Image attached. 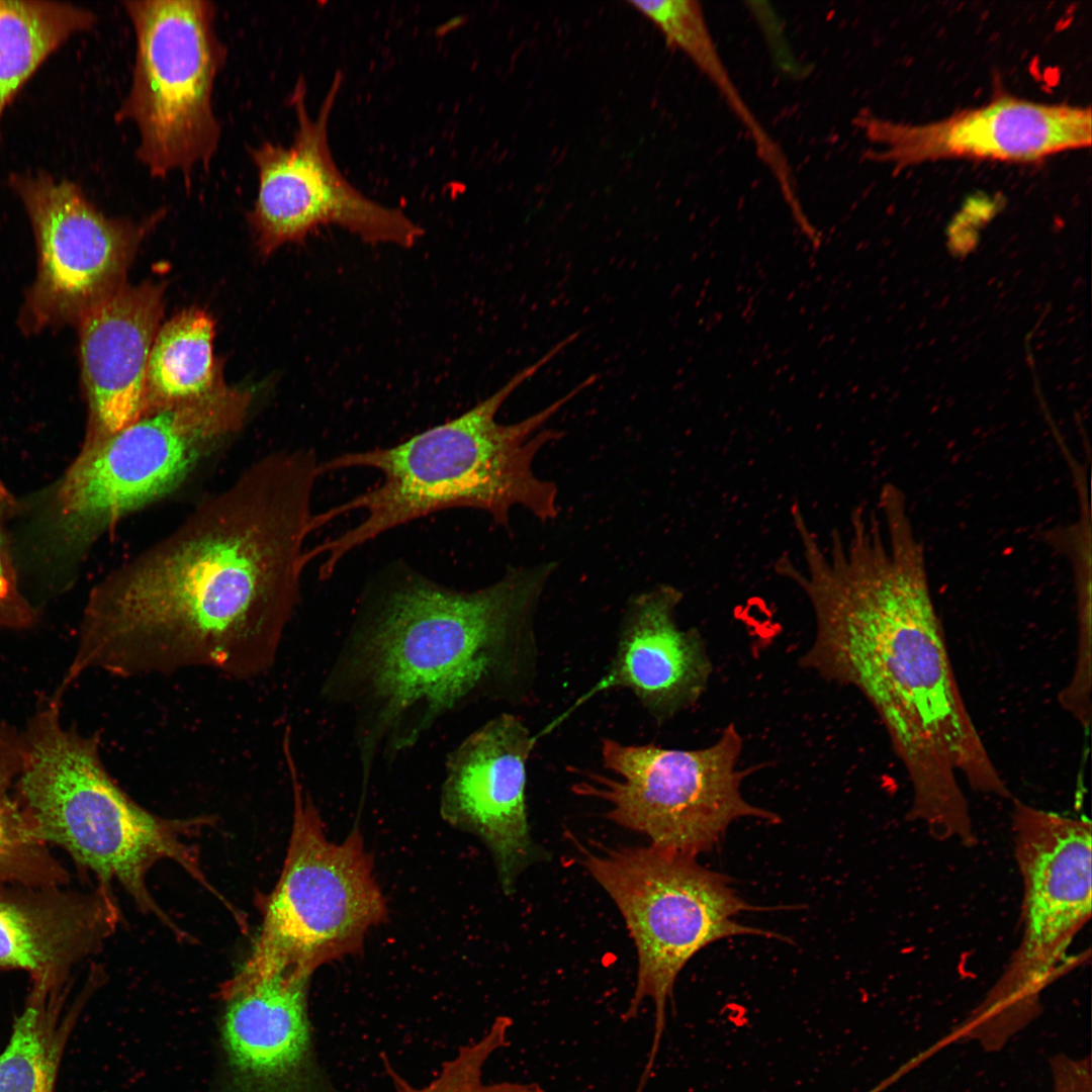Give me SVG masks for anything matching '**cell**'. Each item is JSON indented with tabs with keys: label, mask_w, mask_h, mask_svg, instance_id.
<instances>
[{
	"label": "cell",
	"mask_w": 1092,
	"mask_h": 1092,
	"mask_svg": "<svg viewBox=\"0 0 1092 1092\" xmlns=\"http://www.w3.org/2000/svg\"><path fill=\"white\" fill-rule=\"evenodd\" d=\"M320 475L312 450L268 453L107 574L89 595L61 686L94 670L268 671L301 600Z\"/></svg>",
	"instance_id": "1"
},
{
	"label": "cell",
	"mask_w": 1092,
	"mask_h": 1092,
	"mask_svg": "<svg viewBox=\"0 0 1092 1092\" xmlns=\"http://www.w3.org/2000/svg\"><path fill=\"white\" fill-rule=\"evenodd\" d=\"M849 524L825 547L800 525L802 566L777 562L814 613L815 636L800 664L873 706L911 785L908 819L937 840L964 837L973 821L960 777L985 795L1012 794L961 693L924 545L897 486L881 490L876 509L856 508Z\"/></svg>",
	"instance_id": "2"
},
{
	"label": "cell",
	"mask_w": 1092,
	"mask_h": 1092,
	"mask_svg": "<svg viewBox=\"0 0 1092 1092\" xmlns=\"http://www.w3.org/2000/svg\"><path fill=\"white\" fill-rule=\"evenodd\" d=\"M555 561L509 567L474 590L406 565L362 594L324 700L352 720L362 781L443 717L480 702L526 703L538 672L536 613Z\"/></svg>",
	"instance_id": "3"
},
{
	"label": "cell",
	"mask_w": 1092,
	"mask_h": 1092,
	"mask_svg": "<svg viewBox=\"0 0 1092 1092\" xmlns=\"http://www.w3.org/2000/svg\"><path fill=\"white\" fill-rule=\"evenodd\" d=\"M574 342L569 335L531 365L516 373L493 394L459 417L387 447L347 452L320 463L321 474L351 468L381 473L372 488L325 512L314 513V531L338 517L364 511L357 525L307 549V560L324 556L320 579L326 580L353 550L436 512L467 508L487 513L509 528L515 507L542 522L559 512L558 488L535 474L533 462L548 443L564 433L543 426L565 404L593 385L588 376L543 410L513 424L495 420L511 394Z\"/></svg>",
	"instance_id": "4"
},
{
	"label": "cell",
	"mask_w": 1092,
	"mask_h": 1092,
	"mask_svg": "<svg viewBox=\"0 0 1092 1092\" xmlns=\"http://www.w3.org/2000/svg\"><path fill=\"white\" fill-rule=\"evenodd\" d=\"M62 699L53 694L42 701L22 730L26 755L16 796L41 839L62 847L99 885L117 883L141 911L178 936L182 930L148 887V874L159 861L177 863L230 908L191 842L212 817L168 818L139 805L106 769L99 735L65 726Z\"/></svg>",
	"instance_id": "5"
},
{
	"label": "cell",
	"mask_w": 1092,
	"mask_h": 1092,
	"mask_svg": "<svg viewBox=\"0 0 1092 1092\" xmlns=\"http://www.w3.org/2000/svg\"><path fill=\"white\" fill-rule=\"evenodd\" d=\"M250 390L219 383L197 398L145 412L102 441L81 448L41 518V546L55 564L73 565L118 522L178 488L243 427Z\"/></svg>",
	"instance_id": "6"
},
{
	"label": "cell",
	"mask_w": 1092,
	"mask_h": 1092,
	"mask_svg": "<svg viewBox=\"0 0 1092 1092\" xmlns=\"http://www.w3.org/2000/svg\"><path fill=\"white\" fill-rule=\"evenodd\" d=\"M283 752L293 792L288 847L253 948L225 985L276 972L311 977L320 967L360 952L367 932L388 914L360 831L341 843L328 839L298 777L289 736Z\"/></svg>",
	"instance_id": "7"
},
{
	"label": "cell",
	"mask_w": 1092,
	"mask_h": 1092,
	"mask_svg": "<svg viewBox=\"0 0 1092 1092\" xmlns=\"http://www.w3.org/2000/svg\"><path fill=\"white\" fill-rule=\"evenodd\" d=\"M1011 828L1022 881L1021 938L1004 972L958 1026L954 1039L998 1051L1041 1013L1043 991L1091 916V822L1013 800Z\"/></svg>",
	"instance_id": "8"
},
{
	"label": "cell",
	"mask_w": 1092,
	"mask_h": 1092,
	"mask_svg": "<svg viewBox=\"0 0 1092 1092\" xmlns=\"http://www.w3.org/2000/svg\"><path fill=\"white\" fill-rule=\"evenodd\" d=\"M583 864L620 911L637 953L633 996L623 1016L636 1017L646 999L654 1006V1033L638 1088H645L665 1026L667 1000L690 960L718 940L778 934L738 923L741 912L762 910L743 900L729 878L696 856L645 847L584 851Z\"/></svg>",
	"instance_id": "9"
},
{
	"label": "cell",
	"mask_w": 1092,
	"mask_h": 1092,
	"mask_svg": "<svg viewBox=\"0 0 1092 1092\" xmlns=\"http://www.w3.org/2000/svg\"><path fill=\"white\" fill-rule=\"evenodd\" d=\"M135 37L129 89L116 122L138 130V161L154 178L205 170L215 156L221 125L213 108L216 78L228 48L215 29L208 0L121 2Z\"/></svg>",
	"instance_id": "10"
},
{
	"label": "cell",
	"mask_w": 1092,
	"mask_h": 1092,
	"mask_svg": "<svg viewBox=\"0 0 1092 1092\" xmlns=\"http://www.w3.org/2000/svg\"><path fill=\"white\" fill-rule=\"evenodd\" d=\"M742 748L733 723L713 744L698 749L604 737L602 763L617 779L588 771L572 791L605 801L609 820L645 835L650 845L697 856L711 850L739 818L780 820L744 799L741 782L752 770L738 769Z\"/></svg>",
	"instance_id": "11"
},
{
	"label": "cell",
	"mask_w": 1092,
	"mask_h": 1092,
	"mask_svg": "<svg viewBox=\"0 0 1092 1092\" xmlns=\"http://www.w3.org/2000/svg\"><path fill=\"white\" fill-rule=\"evenodd\" d=\"M343 83L337 72L316 116L306 105V81H296L290 104L296 127L292 143L266 141L250 148L258 191L248 219L260 250L268 255L300 242L321 225L334 224L370 244L413 247L423 229L400 209L358 190L341 172L329 144V121Z\"/></svg>",
	"instance_id": "12"
},
{
	"label": "cell",
	"mask_w": 1092,
	"mask_h": 1092,
	"mask_svg": "<svg viewBox=\"0 0 1092 1092\" xmlns=\"http://www.w3.org/2000/svg\"><path fill=\"white\" fill-rule=\"evenodd\" d=\"M37 247L36 277L20 313L24 332L78 323L125 284L148 222L109 217L82 187L47 171L13 172Z\"/></svg>",
	"instance_id": "13"
},
{
	"label": "cell",
	"mask_w": 1092,
	"mask_h": 1092,
	"mask_svg": "<svg viewBox=\"0 0 1092 1092\" xmlns=\"http://www.w3.org/2000/svg\"><path fill=\"white\" fill-rule=\"evenodd\" d=\"M856 128L875 146L869 161L896 170L948 159L1032 163L1089 148L1090 107L1002 96L946 118L912 124L860 112Z\"/></svg>",
	"instance_id": "14"
},
{
	"label": "cell",
	"mask_w": 1092,
	"mask_h": 1092,
	"mask_svg": "<svg viewBox=\"0 0 1092 1092\" xmlns=\"http://www.w3.org/2000/svg\"><path fill=\"white\" fill-rule=\"evenodd\" d=\"M536 741L521 717L503 713L465 737L445 762L441 815L484 842L507 894L537 856L526 801L527 763Z\"/></svg>",
	"instance_id": "15"
},
{
	"label": "cell",
	"mask_w": 1092,
	"mask_h": 1092,
	"mask_svg": "<svg viewBox=\"0 0 1092 1092\" xmlns=\"http://www.w3.org/2000/svg\"><path fill=\"white\" fill-rule=\"evenodd\" d=\"M309 981L276 972L221 987V1036L233 1092H332L314 1057Z\"/></svg>",
	"instance_id": "16"
},
{
	"label": "cell",
	"mask_w": 1092,
	"mask_h": 1092,
	"mask_svg": "<svg viewBox=\"0 0 1092 1092\" xmlns=\"http://www.w3.org/2000/svg\"><path fill=\"white\" fill-rule=\"evenodd\" d=\"M681 600V592L665 583L628 600L612 660L578 704L598 693L624 689L662 724L699 701L708 687L712 662L701 633L676 622Z\"/></svg>",
	"instance_id": "17"
},
{
	"label": "cell",
	"mask_w": 1092,
	"mask_h": 1092,
	"mask_svg": "<svg viewBox=\"0 0 1092 1092\" xmlns=\"http://www.w3.org/2000/svg\"><path fill=\"white\" fill-rule=\"evenodd\" d=\"M119 918L112 890L103 885L82 891L0 883V969L25 972L31 983L67 986Z\"/></svg>",
	"instance_id": "18"
},
{
	"label": "cell",
	"mask_w": 1092,
	"mask_h": 1092,
	"mask_svg": "<svg viewBox=\"0 0 1092 1092\" xmlns=\"http://www.w3.org/2000/svg\"><path fill=\"white\" fill-rule=\"evenodd\" d=\"M161 284H124L79 323L88 425L81 448L120 431L146 411L151 349L164 310Z\"/></svg>",
	"instance_id": "19"
},
{
	"label": "cell",
	"mask_w": 1092,
	"mask_h": 1092,
	"mask_svg": "<svg viewBox=\"0 0 1092 1092\" xmlns=\"http://www.w3.org/2000/svg\"><path fill=\"white\" fill-rule=\"evenodd\" d=\"M661 31L670 48L681 52L713 84L750 139L760 162L774 177L800 230L810 220L800 199L790 161L745 102L710 31L700 3L691 0L629 1Z\"/></svg>",
	"instance_id": "20"
},
{
	"label": "cell",
	"mask_w": 1092,
	"mask_h": 1092,
	"mask_svg": "<svg viewBox=\"0 0 1092 1092\" xmlns=\"http://www.w3.org/2000/svg\"><path fill=\"white\" fill-rule=\"evenodd\" d=\"M96 983L88 978L68 1008L70 985L31 984L0 1054V1092L55 1091L65 1046Z\"/></svg>",
	"instance_id": "21"
},
{
	"label": "cell",
	"mask_w": 1092,
	"mask_h": 1092,
	"mask_svg": "<svg viewBox=\"0 0 1092 1092\" xmlns=\"http://www.w3.org/2000/svg\"><path fill=\"white\" fill-rule=\"evenodd\" d=\"M96 14L69 2L0 0V130L6 107L43 62Z\"/></svg>",
	"instance_id": "22"
},
{
	"label": "cell",
	"mask_w": 1092,
	"mask_h": 1092,
	"mask_svg": "<svg viewBox=\"0 0 1092 1092\" xmlns=\"http://www.w3.org/2000/svg\"><path fill=\"white\" fill-rule=\"evenodd\" d=\"M213 336L211 316L197 308L183 310L159 329L148 362L145 412L200 397L222 382Z\"/></svg>",
	"instance_id": "23"
},
{
	"label": "cell",
	"mask_w": 1092,
	"mask_h": 1092,
	"mask_svg": "<svg viewBox=\"0 0 1092 1092\" xmlns=\"http://www.w3.org/2000/svg\"><path fill=\"white\" fill-rule=\"evenodd\" d=\"M25 755L23 731L0 724V883L67 886L69 871L38 835L16 796Z\"/></svg>",
	"instance_id": "24"
},
{
	"label": "cell",
	"mask_w": 1092,
	"mask_h": 1092,
	"mask_svg": "<svg viewBox=\"0 0 1092 1092\" xmlns=\"http://www.w3.org/2000/svg\"><path fill=\"white\" fill-rule=\"evenodd\" d=\"M512 1020L498 1017L478 1039L462 1045L445 1061L438 1075L427 1085L416 1087L388 1067L396 1092H546L537 1083L483 1082L486 1063L498 1050L509 1045Z\"/></svg>",
	"instance_id": "25"
},
{
	"label": "cell",
	"mask_w": 1092,
	"mask_h": 1092,
	"mask_svg": "<svg viewBox=\"0 0 1092 1092\" xmlns=\"http://www.w3.org/2000/svg\"><path fill=\"white\" fill-rule=\"evenodd\" d=\"M13 499L0 484V628L23 630L37 621L34 608L17 585L14 566L5 535V519L13 510Z\"/></svg>",
	"instance_id": "26"
},
{
	"label": "cell",
	"mask_w": 1092,
	"mask_h": 1092,
	"mask_svg": "<svg viewBox=\"0 0 1092 1092\" xmlns=\"http://www.w3.org/2000/svg\"><path fill=\"white\" fill-rule=\"evenodd\" d=\"M1053 1092H1092L1090 1056L1075 1059L1065 1054L1051 1061Z\"/></svg>",
	"instance_id": "27"
}]
</instances>
